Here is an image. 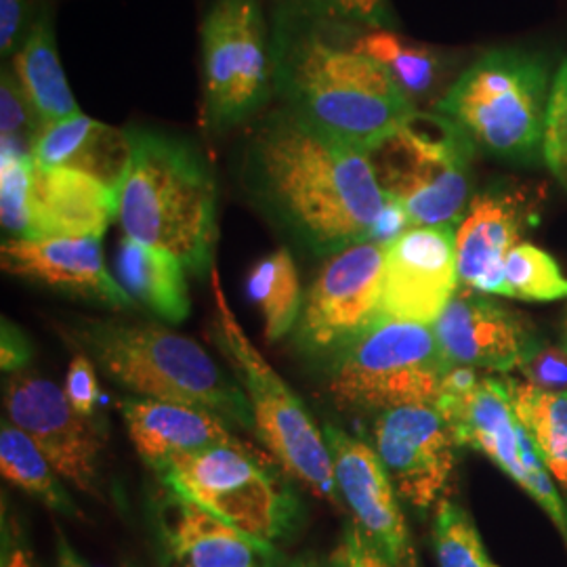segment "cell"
Masks as SVG:
<instances>
[{
    "label": "cell",
    "instance_id": "obj_1",
    "mask_svg": "<svg viewBox=\"0 0 567 567\" xmlns=\"http://www.w3.org/2000/svg\"><path fill=\"white\" fill-rule=\"evenodd\" d=\"M248 171L265 203L316 250L334 255L377 240L389 203L368 154L297 110L261 122L248 145Z\"/></svg>",
    "mask_w": 567,
    "mask_h": 567
},
{
    "label": "cell",
    "instance_id": "obj_2",
    "mask_svg": "<svg viewBox=\"0 0 567 567\" xmlns=\"http://www.w3.org/2000/svg\"><path fill=\"white\" fill-rule=\"evenodd\" d=\"M133 158L118 189V224L135 243L177 257L187 271H213L217 185L203 158L175 137L131 131Z\"/></svg>",
    "mask_w": 567,
    "mask_h": 567
},
{
    "label": "cell",
    "instance_id": "obj_3",
    "mask_svg": "<svg viewBox=\"0 0 567 567\" xmlns=\"http://www.w3.org/2000/svg\"><path fill=\"white\" fill-rule=\"evenodd\" d=\"M274 76L288 107L362 152L416 112L379 61L316 32L276 42Z\"/></svg>",
    "mask_w": 567,
    "mask_h": 567
},
{
    "label": "cell",
    "instance_id": "obj_4",
    "mask_svg": "<svg viewBox=\"0 0 567 567\" xmlns=\"http://www.w3.org/2000/svg\"><path fill=\"white\" fill-rule=\"evenodd\" d=\"M72 337L107 379L135 398L203 408L255 431L243 385L196 341L164 326L121 320H84L74 324Z\"/></svg>",
    "mask_w": 567,
    "mask_h": 567
},
{
    "label": "cell",
    "instance_id": "obj_5",
    "mask_svg": "<svg viewBox=\"0 0 567 567\" xmlns=\"http://www.w3.org/2000/svg\"><path fill=\"white\" fill-rule=\"evenodd\" d=\"M475 150L458 124L414 112L365 154L381 192L410 227H458L471 203Z\"/></svg>",
    "mask_w": 567,
    "mask_h": 567
},
{
    "label": "cell",
    "instance_id": "obj_6",
    "mask_svg": "<svg viewBox=\"0 0 567 567\" xmlns=\"http://www.w3.org/2000/svg\"><path fill=\"white\" fill-rule=\"evenodd\" d=\"M550 86L545 63L519 51H492L466 68L435 112L498 158L543 154Z\"/></svg>",
    "mask_w": 567,
    "mask_h": 567
},
{
    "label": "cell",
    "instance_id": "obj_7",
    "mask_svg": "<svg viewBox=\"0 0 567 567\" xmlns=\"http://www.w3.org/2000/svg\"><path fill=\"white\" fill-rule=\"evenodd\" d=\"M450 370L433 326L381 316L341 347L330 393L343 408L379 414L400 405L437 404Z\"/></svg>",
    "mask_w": 567,
    "mask_h": 567
},
{
    "label": "cell",
    "instance_id": "obj_8",
    "mask_svg": "<svg viewBox=\"0 0 567 567\" xmlns=\"http://www.w3.org/2000/svg\"><path fill=\"white\" fill-rule=\"evenodd\" d=\"M210 276L219 337L225 353H229V362L243 381L244 393L252 410L255 433L290 475L316 496L337 503L339 489L324 433L311 421L301 400L288 389L280 374L267 364L259 349L250 343L225 299L215 269Z\"/></svg>",
    "mask_w": 567,
    "mask_h": 567
},
{
    "label": "cell",
    "instance_id": "obj_9",
    "mask_svg": "<svg viewBox=\"0 0 567 567\" xmlns=\"http://www.w3.org/2000/svg\"><path fill=\"white\" fill-rule=\"evenodd\" d=\"M164 486L210 511L265 547L292 526L295 505L278 480L238 447H208L179 454L156 468Z\"/></svg>",
    "mask_w": 567,
    "mask_h": 567
},
{
    "label": "cell",
    "instance_id": "obj_10",
    "mask_svg": "<svg viewBox=\"0 0 567 567\" xmlns=\"http://www.w3.org/2000/svg\"><path fill=\"white\" fill-rule=\"evenodd\" d=\"M274 60L259 0H215L203 23V121L229 128L269 97Z\"/></svg>",
    "mask_w": 567,
    "mask_h": 567
},
{
    "label": "cell",
    "instance_id": "obj_11",
    "mask_svg": "<svg viewBox=\"0 0 567 567\" xmlns=\"http://www.w3.org/2000/svg\"><path fill=\"white\" fill-rule=\"evenodd\" d=\"M386 244H353L326 261L295 326L307 349H341L381 318Z\"/></svg>",
    "mask_w": 567,
    "mask_h": 567
},
{
    "label": "cell",
    "instance_id": "obj_12",
    "mask_svg": "<svg viewBox=\"0 0 567 567\" xmlns=\"http://www.w3.org/2000/svg\"><path fill=\"white\" fill-rule=\"evenodd\" d=\"M374 447L408 505L431 511L446 501L458 442L437 405H400L381 412L374 423Z\"/></svg>",
    "mask_w": 567,
    "mask_h": 567
},
{
    "label": "cell",
    "instance_id": "obj_13",
    "mask_svg": "<svg viewBox=\"0 0 567 567\" xmlns=\"http://www.w3.org/2000/svg\"><path fill=\"white\" fill-rule=\"evenodd\" d=\"M11 423L39 446L55 473L86 494L97 489L102 437L93 419L70 404L65 391L32 372H13L4 389Z\"/></svg>",
    "mask_w": 567,
    "mask_h": 567
},
{
    "label": "cell",
    "instance_id": "obj_14",
    "mask_svg": "<svg viewBox=\"0 0 567 567\" xmlns=\"http://www.w3.org/2000/svg\"><path fill=\"white\" fill-rule=\"evenodd\" d=\"M458 288L456 227H410L386 244L381 316L433 326Z\"/></svg>",
    "mask_w": 567,
    "mask_h": 567
},
{
    "label": "cell",
    "instance_id": "obj_15",
    "mask_svg": "<svg viewBox=\"0 0 567 567\" xmlns=\"http://www.w3.org/2000/svg\"><path fill=\"white\" fill-rule=\"evenodd\" d=\"M337 489L353 513V524L393 567H419L398 489L377 450L334 425L324 426Z\"/></svg>",
    "mask_w": 567,
    "mask_h": 567
},
{
    "label": "cell",
    "instance_id": "obj_16",
    "mask_svg": "<svg viewBox=\"0 0 567 567\" xmlns=\"http://www.w3.org/2000/svg\"><path fill=\"white\" fill-rule=\"evenodd\" d=\"M433 332L452 368L489 372H517L543 344L526 318L471 288H458Z\"/></svg>",
    "mask_w": 567,
    "mask_h": 567
},
{
    "label": "cell",
    "instance_id": "obj_17",
    "mask_svg": "<svg viewBox=\"0 0 567 567\" xmlns=\"http://www.w3.org/2000/svg\"><path fill=\"white\" fill-rule=\"evenodd\" d=\"M2 271L28 282L70 292L110 309H131L133 299L103 259L102 238H7L0 246Z\"/></svg>",
    "mask_w": 567,
    "mask_h": 567
},
{
    "label": "cell",
    "instance_id": "obj_18",
    "mask_svg": "<svg viewBox=\"0 0 567 567\" xmlns=\"http://www.w3.org/2000/svg\"><path fill=\"white\" fill-rule=\"evenodd\" d=\"M536 200L522 189H489L475 196L456 227L461 284L484 295H498L508 252L526 243Z\"/></svg>",
    "mask_w": 567,
    "mask_h": 567
},
{
    "label": "cell",
    "instance_id": "obj_19",
    "mask_svg": "<svg viewBox=\"0 0 567 567\" xmlns=\"http://www.w3.org/2000/svg\"><path fill=\"white\" fill-rule=\"evenodd\" d=\"M118 215V192L70 168L32 158L21 238H102Z\"/></svg>",
    "mask_w": 567,
    "mask_h": 567
},
{
    "label": "cell",
    "instance_id": "obj_20",
    "mask_svg": "<svg viewBox=\"0 0 567 567\" xmlns=\"http://www.w3.org/2000/svg\"><path fill=\"white\" fill-rule=\"evenodd\" d=\"M118 405L133 446L152 468H161L173 456L208 447L246 450L221 416L203 408L135 395Z\"/></svg>",
    "mask_w": 567,
    "mask_h": 567
},
{
    "label": "cell",
    "instance_id": "obj_21",
    "mask_svg": "<svg viewBox=\"0 0 567 567\" xmlns=\"http://www.w3.org/2000/svg\"><path fill=\"white\" fill-rule=\"evenodd\" d=\"M161 524L164 543L177 566L274 567L278 559L276 548L255 543L177 492H171L164 503Z\"/></svg>",
    "mask_w": 567,
    "mask_h": 567
},
{
    "label": "cell",
    "instance_id": "obj_22",
    "mask_svg": "<svg viewBox=\"0 0 567 567\" xmlns=\"http://www.w3.org/2000/svg\"><path fill=\"white\" fill-rule=\"evenodd\" d=\"M32 158L42 166L84 173L118 192L133 158L131 131H121L76 114L68 121L41 126Z\"/></svg>",
    "mask_w": 567,
    "mask_h": 567
},
{
    "label": "cell",
    "instance_id": "obj_23",
    "mask_svg": "<svg viewBox=\"0 0 567 567\" xmlns=\"http://www.w3.org/2000/svg\"><path fill=\"white\" fill-rule=\"evenodd\" d=\"M116 276L133 301L164 322L179 324L189 316L185 265L171 252L124 236L116 250Z\"/></svg>",
    "mask_w": 567,
    "mask_h": 567
},
{
    "label": "cell",
    "instance_id": "obj_24",
    "mask_svg": "<svg viewBox=\"0 0 567 567\" xmlns=\"http://www.w3.org/2000/svg\"><path fill=\"white\" fill-rule=\"evenodd\" d=\"M16 76L41 126L81 114L61 68L49 21L41 20L16 55Z\"/></svg>",
    "mask_w": 567,
    "mask_h": 567
},
{
    "label": "cell",
    "instance_id": "obj_25",
    "mask_svg": "<svg viewBox=\"0 0 567 567\" xmlns=\"http://www.w3.org/2000/svg\"><path fill=\"white\" fill-rule=\"evenodd\" d=\"M503 381L517 423L555 484L567 492V393L536 389L519 377Z\"/></svg>",
    "mask_w": 567,
    "mask_h": 567
},
{
    "label": "cell",
    "instance_id": "obj_26",
    "mask_svg": "<svg viewBox=\"0 0 567 567\" xmlns=\"http://www.w3.org/2000/svg\"><path fill=\"white\" fill-rule=\"evenodd\" d=\"M246 290L264 316L267 341H280L299 322L303 295L297 265L286 248H278L250 269Z\"/></svg>",
    "mask_w": 567,
    "mask_h": 567
},
{
    "label": "cell",
    "instance_id": "obj_27",
    "mask_svg": "<svg viewBox=\"0 0 567 567\" xmlns=\"http://www.w3.org/2000/svg\"><path fill=\"white\" fill-rule=\"evenodd\" d=\"M0 471L2 477L25 494L39 498L47 507L65 515H76L70 496L58 482V473L44 458L39 446L13 423L0 429Z\"/></svg>",
    "mask_w": 567,
    "mask_h": 567
},
{
    "label": "cell",
    "instance_id": "obj_28",
    "mask_svg": "<svg viewBox=\"0 0 567 567\" xmlns=\"http://www.w3.org/2000/svg\"><path fill=\"white\" fill-rule=\"evenodd\" d=\"M353 49L370 60L379 61L410 100L425 95L440 72V61L431 49L405 41L386 30H374L360 37L353 42Z\"/></svg>",
    "mask_w": 567,
    "mask_h": 567
},
{
    "label": "cell",
    "instance_id": "obj_29",
    "mask_svg": "<svg viewBox=\"0 0 567 567\" xmlns=\"http://www.w3.org/2000/svg\"><path fill=\"white\" fill-rule=\"evenodd\" d=\"M498 297L517 301H559L567 299V278L557 261L532 243L517 244L503 267Z\"/></svg>",
    "mask_w": 567,
    "mask_h": 567
},
{
    "label": "cell",
    "instance_id": "obj_30",
    "mask_svg": "<svg viewBox=\"0 0 567 567\" xmlns=\"http://www.w3.org/2000/svg\"><path fill=\"white\" fill-rule=\"evenodd\" d=\"M433 550L440 567H498L471 513L450 498L433 515Z\"/></svg>",
    "mask_w": 567,
    "mask_h": 567
},
{
    "label": "cell",
    "instance_id": "obj_31",
    "mask_svg": "<svg viewBox=\"0 0 567 567\" xmlns=\"http://www.w3.org/2000/svg\"><path fill=\"white\" fill-rule=\"evenodd\" d=\"M543 158L548 171L567 192V60L553 79Z\"/></svg>",
    "mask_w": 567,
    "mask_h": 567
},
{
    "label": "cell",
    "instance_id": "obj_32",
    "mask_svg": "<svg viewBox=\"0 0 567 567\" xmlns=\"http://www.w3.org/2000/svg\"><path fill=\"white\" fill-rule=\"evenodd\" d=\"M39 128H41V122L37 118L30 102L25 100L18 76L4 72L2 84H0V133H2V142L21 143V145L32 150V145L25 143V135L34 143Z\"/></svg>",
    "mask_w": 567,
    "mask_h": 567
},
{
    "label": "cell",
    "instance_id": "obj_33",
    "mask_svg": "<svg viewBox=\"0 0 567 567\" xmlns=\"http://www.w3.org/2000/svg\"><path fill=\"white\" fill-rule=\"evenodd\" d=\"M519 379L527 385L567 393V344L564 339L559 343H545L527 358L517 370Z\"/></svg>",
    "mask_w": 567,
    "mask_h": 567
},
{
    "label": "cell",
    "instance_id": "obj_34",
    "mask_svg": "<svg viewBox=\"0 0 567 567\" xmlns=\"http://www.w3.org/2000/svg\"><path fill=\"white\" fill-rule=\"evenodd\" d=\"M63 391L70 404L81 412L82 416L93 419L100 405V383H97V368L86 353H76L70 362Z\"/></svg>",
    "mask_w": 567,
    "mask_h": 567
},
{
    "label": "cell",
    "instance_id": "obj_35",
    "mask_svg": "<svg viewBox=\"0 0 567 567\" xmlns=\"http://www.w3.org/2000/svg\"><path fill=\"white\" fill-rule=\"evenodd\" d=\"M305 4L328 20L364 23L381 30L389 23V0H303Z\"/></svg>",
    "mask_w": 567,
    "mask_h": 567
},
{
    "label": "cell",
    "instance_id": "obj_36",
    "mask_svg": "<svg viewBox=\"0 0 567 567\" xmlns=\"http://www.w3.org/2000/svg\"><path fill=\"white\" fill-rule=\"evenodd\" d=\"M334 561L337 567H393L355 524L347 527L343 545L334 553Z\"/></svg>",
    "mask_w": 567,
    "mask_h": 567
},
{
    "label": "cell",
    "instance_id": "obj_37",
    "mask_svg": "<svg viewBox=\"0 0 567 567\" xmlns=\"http://www.w3.org/2000/svg\"><path fill=\"white\" fill-rule=\"evenodd\" d=\"M0 360H2V370L4 372H20L28 362V343L23 339L18 328L11 324H2V349H0Z\"/></svg>",
    "mask_w": 567,
    "mask_h": 567
},
{
    "label": "cell",
    "instance_id": "obj_38",
    "mask_svg": "<svg viewBox=\"0 0 567 567\" xmlns=\"http://www.w3.org/2000/svg\"><path fill=\"white\" fill-rule=\"evenodd\" d=\"M21 0H0V49L7 55L20 32Z\"/></svg>",
    "mask_w": 567,
    "mask_h": 567
},
{
    "label": "cell",
    "instance_id": "obj_39",
    "mask_svg": "<svg viewBox=\"0 0 567 567\" xmlns=\"http://www.w3.org/2000/svg\"><path fill=\"white\" fill-rule=\"evenodd\" d=\"M0 567H32V557L28 548L9 534V527H2V561Z\"/></svg>",
    "mask_w": 567,
    "mask_h": 567
},
{
    "label": "cell",
    "instance_id": "obj_40",
    "mask_svg": "<svg viewBox=\"0 0 567 567\" xmlns=\"http://www.w3.org/2000/svg\"><path fill=\"white\" fill-rule=\"evenodd\" d=\"M58 567H86L61 532H58Z\"/></svg>",
    "mask_w": 567,
    "mask_h": 567
},
{
    "label": "cell",
    "instance_id": "obj_41",
    "mask_svg": "<svg viewBox=\"0 0 567 567\" xmlns=\"http://www.w3.org/2000/svg\"><path fill=\"white\" fill-rule=\"evenodd\" d=\"M567 344V316H566V324H564V337H561Z\"/></svg>",
    "mask_w": 567,
    "mask_h": 567
},
{
    "label": "cell",
    "instance_id": "obj_42",
    "mask_svg": "<svg viewBox=\"0 0 567 567\" xmlns=\"http://www.w3.org/2000/svg\"><path fill=\"white\" fill-rule=\"evenodd\" d=\"M326 567H337V561H334V557H332V559H330V564H328V566Z\"/></svg>",
    "mask_w": 567,
    "mask_h": 567
},
{
    "label": "cell",
    "instance_id": "obj_43",
    "mask_svg": "<svg viewBox=\"0 0 567 567\" xmlns=\"http://www.w3.org/2000/svg\"><path fill=\"white\" fill-rule=\"evenodd\" d=\"M292 567H307V566H305V564H295V566H292Z\"/></svg>",
    "mask_w": 567,
    "mask_h": 567
}]
</instances>
